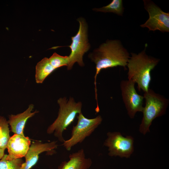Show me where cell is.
<instances>
[{
  "mask_svg": "<svg viewBox=\"0 0 169 169\" xmlns=\"http://www.w3.org/2000/svg\"><path fill=\"white\" fill-rule=\"evenodd\" d=\"M88 57L96 65L94 84L95 98L98 104L96 78L98 74L102 69L118 66L123 67L126 69L130 57L120 40H107L90 53Z\"/></svg>",
  "mask_w": 169,
  "mask_h": 169,
  "instance_id": "1",
  "label": "cell"
},
{
  "mask_svg": "<svg viewBox=\"0 0 169 169\" xmlns=\"http://www.w3.org/2000/svg\"><path fill=\"white\" fill-rule=\"evenodd\" d=\"M147 46L146 44L144 50L138 54L131 53L127 65L128 79L136 83L138 90H142L144 93L149 89L151 79V72L160 60L146 54Z\"/></svg>",
  "mask_w": 169,
  "mask_h": 169,
  "instance_id": "2",
  "label": "cell"
},
{
  "mask_svg": "<svg viewBox=\"0 0 169 169\" xmlns=\"http://www.w3.org/2000/svg\"><path fill=\"white\" fill-rule=\"evenodd\" d=\"M57 102L59 107L58 117L48 127L46 132L49 134H53L63 143L65 140L63 132L74 122L77 115L82 112V103L76 102L71 97L69 100L65 97L60 98Z\"/></svg>",
  "mask_w": 169,
  "mask_h": 169,
  "instance_id": "3",
  "label": "cell"
},
{
  "mask_svg": "<svg viewBox=\"0 0 169 169\" xmlns=\"http://www.w3.org/2000/svg\"><path fill=\"white\" fill-rule=\"evenodd\" d=\"M143 97L145 105L142 111L143 116L139 131L145 135L150 132L149 128L153 120L165 114L169 100L150 89L144 93Z\"/></svg>",
  "mask_w": 169,
  "mask_h": 169,
  "instance_id": "4",
  "label": "cell"
},
{
  "mask_svg": "<svg viewBox=\"0 0 169 169\" xmlns=\"http://www.w3.org/2000/svg\"><path fill=\"white\" fill-rule=\"evenodd\" d=\"M79 26L76 34L71 37L70 45L68 47L71 49V53L68 56L69 62L67 69L71 70L75 63L81 67L84 64L83 61L84 54L90 49V45L88 38V25L85 19L82 17L77 19Z\"/></svg>",
  "mask_w": 169,
  "mask_h": 169,
  "instance_id": "5",
  "label": "cell"
},
{
  "mask_svg": "<svg viewBox=\"0 0 169 169\" xmlns=\"http://www.w3.org/2000/svg\"><path fill=\"white\" fill-rule=\"evenodd\" d=\"M77 124L73 126L71 130V136L67 140H65L62 145L67 151H70L76 145L82 143L90 136L101 124L102 118L98 115L92 119L85 117L82 113L77 116Z\"/></svg>",
  "mask_w": 169,
  "mask_h": 169,
  "instance_id": "6",
  "label": "cell"
},
{
  "mask_svg": "<svg viewBox=\"0 0 169 169\" xmlns=\"http://www.w3.org/2000/svg\"><path fill=\"white\" fill-rule=\"evenodd\" d=\"M103 145L108 148L110 156L130 158L134 151L133 138L131 136H123L119 132H108Z\"/></svg>",
  "mask_w": 169,
  "mask_h": 169,
  "instance_id": "7",
  "label": "cell"
},
{
  "mask_svg": "<svg viewBox=\"0 0 169 169\" xmlns=\"http://www.w3.org/2000/svg\"><path fill=\"white\" fill-rule=\"evenodd\" d=\"M135 83L131 80H122L120 84L122 97L127 114L131 119L138 112H142L143 96L138 94L135 87Z\"/></svg>",
  "mask_w": 169,
  "mask_h": 169,
  "instance_id": "8",
  "label": "cell"
},
{
  "mask_svg": "<svg viewBox=\"0 0 169 169\" xmlns=\"http://www.w3.org/2000/svg\"><path fill=\"white\" fill-rule=\"evenodd\" d=\"M144 8L149 15V18L140 26L146 27L149 31L159 30L162 32H169V13L163 11L150 0H143Z\"/></svg>",
  "mask_w": 169,
  "mask_h": 169,
  "instance_id": "9",
  "label": "cell"
},
{
  "mask_svg": "<svg viewBox=\"0 0 169 169\" xmlns=\"http://www.w3.org/2000/svg\"><path fill=\"white\" fill-rule=\"evenodd\" d=\"M57 141L42 143L35 141L31 143L29 150L24 156L25 161L21 165L20 169H31L37 162L39 155L44 152L53 153L57 148Z\"/></svg>",
  "mask_w": 169,
  "mask_h": 169,
  "instance_id": "10",
  "label": "cell"
},
{
  "mask_svg": "<svg viewBox=\"0 0 169 169\" xmlns=\"http://www.w3.org/2000/svg\"><path fill=\"white\" fill-rule=\"evenodd\" d=\"M31 144L28 137L14 134L8 140L7 147L8 154H7L6 159L12 160L24 157Z\"/></svg>",
  "mask_w": 169,
  "mask_h": 169,
  "instance_id": "11",
  "label": "cell"
},
{
  "mask_svg": "<svg viewBox=\"0 0 169 169\" xmlns=\"http://www.w3.org/2000/svg\"><path fill=\"white\" fill-rule=\"evenodd\" d=\"M92 164V159L86 158L84 150L81 149L70 154L69 160L62 162L57 169H89Z\"/></svg>",
  "mask_w": 169,
  "mask_h": 169,
  "instance_id": "12",
  "label": "cell"
},
{
  "mask_svg": "<svg viewBox=\"0 0 169 169\" xmlns=\"http://www.w3.org/2000/svg\"><path fill=\"white\" fill-rule=\"evenodd\" d=\"M33 108L34 105L31 104L23 112L16 115L11 114L9 116V120L8 121L12 132L15 134L25 136L24 130L27 120L38 112L37 110L32 112Z\"/></svg>",
  "mask_w": 169,
  "mask_h": 169,
  "instance_id": "13",
  "label": "cell"
},
{
  "mask_svg": "<svg viewBox=\"0 0 169 169\" xmlns=\"http://www.w3.org/2000/svg\"><path fill=\"white\" fill-rule=\"evenodd\" d=\"M56 69L50 63L49 59L45 57L36 66L35 80L37 83H42L45 78Z\"/></svg>",
  "mask_w": 169,
  "mask_h": 169,
  "instance_id": "14",
  "label": "cell"
},
{
  "mask_svg": "<svg viewBox=\"0 0 169 169\" xmlns=\"http://www.w3.org/2000/svg\"><path fill=\"white\" fill-rule=\"evenodd\" d=\"M124 9L122 0H113L106 6L99 8H94L92 10L96 12L113 13L119 16H122Z\"/></svg>",
  "mask_w": 169,
  "mask_h": 169,
  "instance_id": "15",
  "label": "cell"
},
{
  "mask_svg": "<svg viewBox=\"0 0 169 169\" xmlns=\"http://www.w3.org/2000/svg\"><path fill=\"white\" fill-rule=\"evenodd\" d=\"M9 133L8 121L3 116H0V148L4 150L10 137Z\"/></svg>",
  "mask_w": 169,
  "mask_h": 169,
  "instance_id": "16",
  "label": "cell"
},
{
  "mask_svg": "<svg viewBox=\"0 0 169 169\" xmlns=\"http://www.w3.org/2000/svg\"><path fill=\"white\" fill-rule=\"evenodd\" d=\"M7 154H5L0 160V169H20L24 162L22 158L7 160L6 159Z\"/></svg>",
  "mask_w": 169,
  "mask_h": 169,
  "instance_id": "17",
  "label": "cell"
},
{
  "mask_svg": "<svg viewBox=\"0 0 169 169\" xmlns=\"http://www.w3.org/2000/svg\"><path fill=\"white\" fill-rule=\"evenodd\" d=\"M49 59L52 65L56 69L64 66L67 67L69 62L68 56H61L56 53H54Z\"/></svg>",
  "mask_w": 169,
  "mask_h": 169,
  "instance_id": "18",
  "label": "cell"
},
{
  "mask_svg": "<svg viewBox=\"0 0 169 169\" xmlns=\"http://www.w3.org/2000/svg\"><path fill=\"white\" fill-rule=\"evenodd\" d=\"M5 150L0 148V160L2 158L5 154H4Z\"/></svg>",
  "mask_w": 169,
  "mask_h": 169,
  "instance_id": "19",
  "label": "cell"
}]
</instances>
